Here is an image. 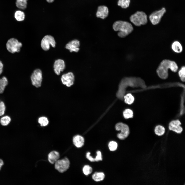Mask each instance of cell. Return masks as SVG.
<instances>
[{
	"mask_svg": "<svg viewBox=\"0 0 185 185\" xmlns=\"http://www.w3.org/2000/svg\"><path fill=\"white\" fill-rule=\"evenodd\" d=\"M97 155L94 158L95 161H97L102 160V154L101 152L100 151H98L97 152Z\"/></svg>",
	"mask_w": 185,
	"mask_h": 185,
	"instance_id": "obj_32",
	"label": "cell"
},
{
	"mask_svg": "<svg viewBox=\"0 0 185 185\" xmlns=\"http://www.w3.org/2000/svg\"><path fill=\"white\" fill-rule=\"evenodd\" d=\"M55 73L57 75H60L61 72H63L65 68V63L64 61L61 59L56 60L53 65Z\"/></svg>",
	"mask_w": 185,
	"mask_h": 185,
	"instance_id": "obj_13",
	"label": "cell"
},
{
	"mask_svg": "<svg viewBox=\"0 0 185 185\" xmlns=\"http://www.w3.org/2000/svg\"><path fill=\"white\" fill-rule=\"evenodd\" d=\"M179 76L181 80L184 82L185 80V67L184 66H182L178 72Z\"/></svg>",
	"mask_w": 185,
	"mask_h": 185,
	"instance_id": "obj_28",
	"label": "cell"
},
{
	"mask_svg": "<svg viewBox=\"0 0 185 185\" xmlns=\"http://www.w3.org/2000/svg\"><path fill=\"white\" fill-rule=\"evenodd\" d=\"M6 107L4 103L2 101L0 102V116L3 115L5 110Z\"/></svg>",
	"mask_w": 185,
	"mask_h": 185,
	"instance_id": "obj_31",
	"label": "cell"
},
{
	"mask_svg": "<svg viewBox=\"0 0 185 185\" xmlns=\"http://www.w3.org/2000/svg\"><path fill=\"white\" fill-rule=\"evenodd\" d=\"M62 83L68 87H70L74 83L75 76L73 73L71 72L63 75L61 78Z\"/></svg>",
	"mask_w": 185,
	"mask_h": 185,
	"instance_id": "obj_10",
	"label": "cell"
},
{
	"mask_svg": "<svg viewBox=\"0 0 185 185\" xmlns=\"http://www.w3.org/2000/svg\"><path fill=\"white\" fill-rule=\"evenodd\" d=\"M8 84V80L5 77L3 76L0 79V94L3 92Z\"/></svg>",
	"mask_w": 185,
	"mask_h": 185,
	"instance_id": "obj_19",
	"label": "cell"
},
{
	"mask_svg": "<svg viewBox=\"0 0 185 185\" xmlns=\"http://www.w3.org/2000/svg\"><path fill=\"white\" fill-rule=\"evenodd\" d=\"M25 17V14L24 12L20 10L16 11L14 14V17L15 19L19 21L24 20Z\"/></svg>",
	"mask_w": 185,
	"mask_h": 185,
	"instance_id": "obj_20",
	"label": "cell"
},
{
	"mask_svg": "<svg viewBox=\"0 0 185 185\" xmlns=\"http://www.w3.org/2000/svg\"><path fill=\"white\" fill-rule=\"evenodd\" d=\"M178 67L176 62L168 59H164L160 63L157 68L156 72L159 77L163 79L167 78L169 69L172 72H175L178 70Z\"/></svg>",
	"mask_w": 185,
	"mask_h": 185,
	"instance_id": "obj_1",
	"label": "cell"
},
{
	"mask_svg": "<svg viewBox=\"0 0 185 185\" xmlns=\"http://www.w3.org/2000/svg\"><path fill=\"white\" fill-rule=\"evenodd\" d=\"M80 41L74 39L69 42L65 46V48L69 50L70 52H78L80 49Z\"/></svg>",
	"mask_w": 185,
	"mask_h": 185,
	"instance_id": "obj_12",
	"label": "cell"
},
{
	"mask_svg": "<svg viewBox=\"0 0 185 185\" xmlns=\"http://www.w3.org/2000/svg\"><path fill=\"white\" fill-rule=\"evenodd\" d=\"M173 50L177 53H181L182 51L183 48L181 44L178 41L174 42L171 45Z\"/></svg>",
	"mask_w": 185,
	"mask_h": 185,
	"instance_id": "obj_17",
	"label": "cell"
},
{
	"mask_svg": "<svg viewBox=\"0 0 185 185\" xmlns=\"http://www.w3.org/2000/svg\"><path fill=\"white\" fill-rule=\"evenodd\" d=\"M56 44L55 41L53 36L50 35H47L42 39L41 45L43 50L47 51L49 49L50 45L53 47H55Z\"/></svg>",
	"mask_w": 185,
	"mask_h": 185,
	"instance_id": "obj_7",
	"label": "cell"
},
{
	"mask_svg": "<svg viewBox=\"0 0 185 185\" xmlns=\"http://www.w3.org/2000/svg\"><path fill=\"white\" fill-rule=\"evenodd\" d=\"M28 0H16V4L18 8L24 10L27 7V1Z\"/></svg>",
	"mask_w": 185,
	"mask_h": 185,
	"instance_id": "obj_21",
	"label": "cell"
},
{
	"mask_svg": "<svg viewBox=\"0 0 185 185\" xmlns=\"http://www.w3.org/2000/svg\"><path fill=\"white\" fill-rule=\"evenodd\" d=\"M117 131H120L121 132L118 134L117 137L121 140H124L127 138L130 133V128L127 124L122 122L117 123L115 126Z\"/></svg>",
	"mask_w": 185,
	"mask_h": 185,
	"instance_id": "obj_5",
	"label": "cell"
},
{
	"mask_svg": "<svg viewBox=\"0 0 185 185\" xmlns=\"http://www.w3.org/2000/svg\"><path fill=\"white\" fill-rule=\"evenodd\" d=\"M22 45V43L19 42L17 39L14 38L9 39L6 44L7 50L12 53L19 52Z\"/></svg>",
	"mask_w": 185,
	"mask_h": 185,
	"instance_id": "obj_4",
	"label": "cell"
},
{
	"mask_svg": "<svg viewBox=\"0 0 185 185\" xmlns=\"http://www.w3.org/2000/svg\"><path fill=\"white\" fill-rule=\"evenodd\" d=\"M4 164L2 160L0 159V170L1 166Z\"/></svg>",
	"mask_w": 185,
	"mask_h": 185,
	"instance_id": "obj_35",
	"label": "cell"
},
{
	"mask_svg": "<svg viewBox=\"0 0 185 185\" xmlns=\"http://www.w3.org/2000/svg\"><path fill=\"white\" fill-rule=\"evenodd\" d=\"M123 98L125 102L128 105L133 103L134 100V96L130 93H128L124 96Z\"/></svg>",
	"mask_w": 185,
	"mask_h": 185,
	"instance_id": "obj_23",
	"label": "cell"
},
{
	"mask_svg": "<svg viewBox=\"0 0 185 185\" xmlns=\"http://www.w3.org/2000/svg\"><path fill=\"white\" fill-rule=\"evenodd\" d=\"M38 122L41 126H45L49 123V121L48 118L45 116L39 117L38 119Z\"/></svg>",
	"mask_w": 185,
	"mask_h": 185,
	"instance_id": "obj_25",
	"label": "cell"
},
{
	"mask_svg": "<svg viewBox=\"0 0 185 185\" xmlns=\"http://www.w3.org/2000/svg\"><path fill=\"white\" fill-rule=\"evenodd\" d=\"M181 123L178 119L174 120L171 121L169 124V129L177 134H181L183 129L180 126Z\"/></svg>",
	"mask_w": 185,
	"mask_h": 185,
	"instance_id": "obj_11",
	"label": "cell"
},
{
	"mask_svg": "<svg viewBox=\"0 0 185 185\" xmlns=\"http://www.w3.org/2000/svg\"><path fill=\"white\" fill-rule=\"evenodd\" d=\"M108 7L106 6L101 5L98 7L96 15L97 17L104 19L108 16Z\"/></svg>",
	"mask_w": 185,
	"mask_h": 185,
	"instance_id": "obj_14",
	"label": "cell"
},
{
	"mask_svg": "<svg viewBox=\"0 0 185 185\" xmlns=\"http://www.w3.org/2000/svg\"><path fill=\"white\" fill-rule=\"evenodd\" d=\"M113 27L115 31H118V35L121 38L128 36L133 30V26L130 23L127 21L121 20L115 22L113 24Z\"/></svg>",
	"mask_w": 185,
	"mask_h": 185,
	"instance_id": "obj_2",
	"label": "cell"
},
{
	"mask_svg": "<svg viewBox=\"0 0 185 185\" xmlns=\"http://www.w3.org/2000/svg\"><path fill=\"white\" fill-rule=\"evenodd\" d=\"M90 153L89 152H87L86 154V157L89 161L91 162L95 161L94 158L90 156Z\"/></svg>",
	"mask_w": 185,
	"mask_h": 185,
	"instance_id": "obj_33",
	"label": "cell"
},
{
	"mask_svg": "<svg viewBox=\"0 0 185 185\" xmlns=\"http://www.w3.org/2000/svg\"><path fill=\"white\" fill-rule=\"evenodd\" d=\"M130 19L132 23L138 26L145 25L147 22V15L142 11L137 12L131 16Z\"/></svg>",
	"mask_w": 185,
	"mask_h": 185,
	"instance_id": "obj_3",
	"label": "cell"
},
{
	"mask_svg": "<svg viewBox=\"0 0 185 185\" xmlns=\"http://www.w3.org/2000/svg\"><path fill=\"white\" fill-rule=\"evenodd\" d=\"M123 114L124 117L125 119L131 118L133 117V112L131 110L129 109H125Z\"/></svg>",
	"mask_w": 185,
	"mask_h": 185,
	"instance_id": "obj_27",
	"label": "cell"
},
{
	"mask_svg": "<svg viewBox=\"0 0 185 185\" xmlns=\"http://www.w3.org/2000/svg\"><path fill=\"white\" fill-rule=\"evenodd\" d=\"M118 144L117 143L114 141H111L109 143L108 146L110 150L112 151L116 150L117 148Z\"/></svg>",
	"mask_w": 185,
	"mask_h": 185,
	"instance_id": "obj_30",
	"label": "cell"
},
{
	"mask_svg": "<svg viewBox=\"0 0 185 185\" xmlns=\"http://www.w3.org/2000/svg\"><path fill=\"white\" fill-rule=\"evenodd\" d=\"M3 64L2 61H0V75L3 72Z\"/></svg>",
	"mask_w": 185,
	"mask_h": 185,
	"instance_id": "obj_34",
	"label": "cell"
},
{
	"mask_svg": "<svg viewBox=\"0 0 185 185\" xmlns=\"http://www.w3.org/2000/svg\"><path fill=\"white\" fill-rule=\"evenodd\" d=\"M165 132V127L161 125L156 126L154 129L155 134L157 136H161L164 134Z\"/></svg>",
	"mask_w": 185,
	"mask_h": 185,
	"instance_id": "obj_18",
	"label": "cell"
},
{
	"mask_svg": "<svg viewBox=\"0 0 185 185\" xmlns=\"http://www.w3.org/2000/svg\"><path fill=\"white\" fill-rule=\"evenodd\" d=\"M70 165L69 161L66 157L61 159H59L55 163V169L61 173L66 171L69 168Z\"/></svg>",
	"mask_w": 185,
	"mask_h": 185,
	"instance_id": "obj_8",
	"label": "cell"
},
{
	"mask_svg": "<svg viewBox=\"0 0 185 185\" xmlns=\"http://www.w3.org/2000/svg\"><path fill=\"white\" fill-rule=\"evenodd\" d=\"M74 145L77 148L82 147L84 145V140L82 136L77 135L75 136L73 139Z\"/></svg>",
	"mask_w": 185,
	"mask_h": 185,
	"instance_id": "obj_16",
	"label": "cell"
},
{
	"mask_svg": "<svg viewBox=\"0 0 185 185\" xmlns=\"http://www.w3.org/2000/svg\"><path fill=\"white\" fill-rule=\"evenodd\" d=\"M32 84L36 88L41 86L42 81V73L41 70L37 69L34 70L31 76Z\"/></svg>",
	"mask_w": 185,
	"mask_h": 185,
	"instance_id": "obj_6",
	"label": "cell"
},
{
	"mask_svg": "<svg viewBox=\"0 0 185 185\" xmlns=\"http://www.w3.org/2000/svg\"><path fill=\"white\" fill-rule=\"evenodd\" d=\"M11 121L10 117L6 115L2 117L0 119V122L1 124L4 126L7 125Z\"/></svg>",
	"mask_w": 185,
	"mask_h": 185,
	"instance_id": "obj_26",
	"label": "cell"
},
{
	"mask_svg": "<svg viewBox=\"0 0 185 185\" xmlns=\"http://www.w3.org/2000/svg\"><path fill=\"white\" fill-rule=\"evenodd\" d=\"M166 10L164 8L158 11L153 12L150 15L149 18L152 23L156 25L159 23L164 14Z\"/></svg>",
	"mask_w": 185,
	"mask_h": 185,
	"instance_id": "obj_9",
	"label": "cell"
},
{
	"mask_svg": "<svg viewBox=\"0 0 185 185\" xmlns=\"http://www.w3.org/2000/svg\"><path fill=\"white\" fill-rule=\"evenodd\" d=\"M130 0H118L117 4L123 8H126L130 5Z\"/></svg>",
	"mask_w": 185,
	"mask_h": 185,
	"instance_id": "obj_24",
	"label": "cell"
},
{
	"mask_svg": "<svg viewBox=\"0 0 185 185\" xmlns=\"http://www.w3.org/2000/svg\"><path fill=\"white\" fill-rule=\"evenodd\" d=\"M54 0H46L47 1L48 3H51L53 2Z\"/></svg>",
	"mask_w": 185,
	"mask_h": 185,
	"instance_id": "obj_36",
	"label": "cell"
},
{
	"mask_svg": "<svg viewBox=\"0 0 185 185\" xmlns=\"http://www.w3.org/2000/svg\"><path fill=\"white\" fill-rule=\"evenodd\" d=\"M59 153L58 152L54 151L51 152L48 155V160L51 164H54L60 158Z\"/></svg>",
	"mask_w": 185,
	"mask_h": 185,
	"instance_id": "obj_15",
	"label": "cell"
},
{
	"mask_svg": "<svg viewBox=\"0 0 185 185\" xmlns=\"http://www.w3.org/2000/svg\"><path fill=\"white\" fill-rule=\"evenodd\" d=\"M83 171L85 175H88L91 173L92 171V169L88 165H86L83 168Z\"/></svg>",
	"mask_w": 185,
	"mask_h": 185,
	"instance_id": "obj_29",
	"label": "cell"
},
{
	"mask_svg": "<svg viewBox=\"0 0 185 185\" xmlns=\"http://www.w3.org/2000/svg\"><path fill=\"white\" fill-rule=\"evenodd\" d=\"M104 178L105 175L103 172H95L92 176L93 180L96 182L101 181L104 179Z\"/></svg>",
	"mask_w": 185,
	"mask_h": 185,
	"instance_id": "obj_22",
	"label": "cell"
}]
</instances>
